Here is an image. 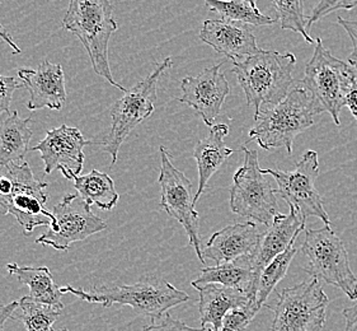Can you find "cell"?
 <instances>
[{
    "label": "cell",
    "instance_id": "obj_1",
    "mask_svg": "<svg viewBox=\"0 0 357 331\" xmlns=\"http://www.w3.org/2000/svg\"><path fill=\"white\" fill-rule=\"evenodd\" d=\"M296 58L291 52L259 50L248 58L233 61V73L243 89L248 106L255 108V120L262 105H278L294 84Z\"/></svg>",
    "mask_w": 357,
    "mask_h": 331
},
{
    "label": "cell",
    "instance_id": "obj_2",
    "mask_svg": "<svg viewBox=\"0 0 357 331\" xmlns=\"http://www.w3.org/2000/svg\"><path fill=\"white\" fill-rule=\"evenodd\" d=\"M63 295H73L82 301L97 303L105 309L114 304L130 306L136 314L151 317L153 321L162 318L167 312L190 300V295L176 288L169 281L154 275H146L131 286L100 287L93 290L65 286L60 288Z\"/></svg>",
    "mask_w": 357,
    "mask_h": 331
},
{
    "label": "cell",
    "instance_id": "obj_3",
    "mask_svg": "<svg viewBox=\"0 0 357 331\" xmlns=\"http://www.w3.org/2000/svg\"><path fill=\"white\" fill-rule=\"evenodd\" d=\"M63 27L78 37L86 47L94 72L123 94L128 91L112 77L108 61V43L119 24L109 0H70Z\"/></svg>",
    "mask_w": 357,
    "mask_h": 331
},
{
    "label": "cell",
    "instance_id": "obj_4",
    "mask_svg": "<svg viewBox=\"0 0 357 331\" xmlns=\"http://www.w3.org/2000/svg\"><path fill=\"white\" fill-rule=\"evenodd\" d=\"M318 114L321 111L317 103L299 82L282 101L261 111L248 142H256L264 149L285 148L291 154L295 138L314 125V116Z\"/></svg>",
    "mask_w": 357,
    "mask_h": 331
},
{
    "label": "cell",
    "instance_id": "obj_5",
    "mask_svg": "<svg viewBox=\"0 0 357 331\" xmlns=\"http://www.w3.org/2000/svg\"><path fill=\"white\" fill-rule=\"evenodd\" d=\"M47 187V182L37 180L26 161L0 170V208L15 216L24 236L54 221L52 212L46 208Z\"/></svg>",
    "mask_w": 357,
    "mask_h": 331
},
{
    "label": "cell",
    "instance_id": "obj_6",
    "mask_svg": "<svg viewBox=\"0 0 357 331\" xmlns=\"http://www.w3.org/2000/svg\"><path fill=\"white\" fill-rule=\"evenodd\" d=\"M356 80L354 68L333 57L318 37L301 83L314 100L321 114H329L337 126L341 125L340 112L344 106V97Z\"/></svg>",
    "mask_w": 357,
    "mask_h": 331
},
{
    "label": "cell",
    "instance_id": "obj_7",
    "mask_svg": "<svg viewBox=\"0 0 357 331\" xmlns=\"http://www.w3.org/2000/svg\"><path fill=\"white\" fill-rule=\"evenodd\" d=\"M172 59L165 58L145 80L128 89L123 97L111 108V130L100 142V149L112 157V165L117 162L119 151L132 130L154 112L157 101L158 82L163 73L171 68Z\"/></svg>",
    "mask_w": 357,
    "mask_h": 331
},
{
    "label": "cell",
    "instance_id": "obj_8",
    "mask_svg": "<svg viewBox=\"0 0 357 331\" xmlns=\"http://www.w3.org/2000/svg\"><path fill=\"white\" fill-rule=\"evenodd\" d=\"M301 251L307 259L305 272L312 278L327 281L342 290L351 301H357V279L351 270L349 253L331 226L305 230Z\"/></svg>",
    "mask_w": 357,
    "mask_h": 331
},
{
    "label": "cell",
    "instance_id": "obj_9",
    "mask_svg": "<svg viewBox=\"0 0 357 331\" xmlns=\"http://www.w3.org/2000/svg\"><path fill=\"white\" fill-rule=\"evenodd\" d=\"M242 151L243 166L236 170L230 187V209L238 216L270 226L280 214L276 189L261 171L257 151H250L245 145Z\"/></svg>",
    "mask_w": 357,
    "mask_h": 331
},
{
    "label": "cell",
    "instance_id": "obj_10",
    "mask_svg": "<svg viewBox=\"0 0 357 331\" xmlns=\"http://www.w3.org/2000/svg\"><path fill=\"white\" fill-rule=\"evenodd\" d=\"M329 298L318 279L282 289L278 297L271 331H321Z\"/></svg>",
    "mask_w": 357,
    "mask_h": 331
},
{
    "label": "cell",
    "instance_id": "obj_11",
    "mask_svg": "<svg viewBox=\"0 0 357 331\" xmlns=\"http://www.w3.org/2000/svg\"><path fill=\"white\" fill-rule=\"evenodd\" d=\"M160 153V208L167 212L168 216L177 219L186 230L190 245L196 251L201 263H205L204 249L201 244L200 222L199 213L195 209V195L192 194V184L186 175L179 171L172 163L171 154L162 145Z\"/></svg>",
    "mask_w": 357,
    "mask_h": 331
},
{
    "label": "cell",
    "instance_id": "obj_12",
    "mask_svg": "<svg viewBox=\"0 0 357 331\" xmlns=\"http://www.w3.org/2000/svg\"><path fill=\"white\" fill-rule=\"evenodd\" d=\"M264 175H271L278 182L276 193L282 198L289 208L295 209L298 216L305 222L309 216L319 218L326 226H331L321 196L315 189V180L319 175V156L315 151L304 153L293 171H280L272 168L261 170Z\"/></svg>",
    "mask_w": 357,
    "mask_h": 331
},
{
    "label": "cell",
    "instance_id": "obj_13",
    "mask_svg": "<svg viewBox=\"0 0 357 331\" xmlns=\"http://www.w3.org/2000/svg\"><path fill=\"white\" fill-rule=\"evenodd\" d=\"M91 207L80 195H65L52 209L54 221L49 230L37 237V245L68 251L74 242L84 241L92 235L107 230V224L94 214Z\"/></svg>",
    "mask_w": 357,
    "mask_h": 331
},
{
    "label": "cell",
    "instance_id": "obj_14",
    "mask_svg": "<svg viewBox=\"0 0 357 331\" xmlns=\"http://www.w3.org/2000/svg\"><path fill=\"white\" fill-rule=\"evenodd\" d=\"M92 145L86 140L78 128L61 125L46 131L38 145L29 151L40 152L45 163V173L60 170L65 177L79 176L84 167V147Z\"/></svg>",
    "mask_w": 357,
    "mask_h": 331
},
{
    "label": "cell",
    "instance_id": "obj_15",
    "mask_svg": "<svg viewBox=\"0 0 357 331\" xmlns=\"http://www.w3.org/2000/svg\"><path fill=\"white\" fill-rule=\"evenodd\" d=\"M222 64L207 68L197 77H186L181 82L182 96L178 101L192 108L210 128L214 126L230 92L225 74L220 73Z\"/></svg>",
    "mask_w": 357,
    "mask_h": 331
},
{
    "label": "cell",
    "instance_id": "obj_16",
    "mask_svg": "<svg viewBox=\"0 0 357 331\" xmlns=\"http://www.w3.org/2000/svg\"><path fill=\"white\" fill-rule=\"evenodd\" d=\"M18 78L29 91V110H63L66 102V89L61 65L43 60L37 69H20Z\"/></svg>",
    "mask_w": 357,
    "mask_h": 331
},
{
    "label": "cell",
    "instance_id": "obj_17",
    "mask_svg": "<svg viewBox=\"0 0 357 331\" xmlns=\"http://www.w3.org/2000/svg\"><path fill=\"white\" fill-rule=\"evenodd\" d=\"M201 41L233 61L248 58L261 50L250 26L244 22L208 20L200 31Z\"/></svg>",
    "mask_w": 357,
    "mask_h": 331
},
{
    "label": "cell",
    "instance_id": "obj_18",
    "mask_svg": "<svg viewBox=\"0 0 357 331\" xmlns=\"http://www.w3.org/2000/svg\"><path fill=\"white\" fill-rule=\"evenodd\" d=\"M262 232L255 222L236 223L215 232L205 249V259L214 260L218 265L241 258L253 256L257 251Z\"/></svg>",
    "mask_w": 357,
    "mask_h": 331
},
{
    "label": "cell",
    "instance_id": "obj_19",
    "mask_svg": "<svg viewBox=\"0 0 357 331\" xmlns=\"http://www.w3.org/2000/svg\"><path fill=\"white\" fill-rule=\"evenodd\" d=\"M261 270L253 264L252 256H245L241 259L201 269L200 275L196 281L191 283L193 288H197L206 284H220L228 288L241 290L248 295L250 300L257 301L258 283H259Z\"/></svg>",
    "mask_w": 357,
    "mask_h": 331
},
{
    "label": "cell",
    "instance_id": "obj_20",
    "mask_svg": "<svg viewBox=\"0 0 357 331\" xmlns=\"http://www.w3.org/2000/svg\"><path fill=\"white\" fill-rule=\"evenodd\" d=\"M303 230H305V222L295 209L290 208L289 214H278L268 230L262 233L257 251L252 256L253 264L262 272L272 260L296 242Z\"/></svg>",
    "mask_w": 357,
    "mask_h": 331
},
{
    "label": "cell",
    "instance_id": "obj_21",
    "mask_svg": "<svg viewBox=\"0 0 357 331\" xmlns=\"http://www.w3.org/2000/svg\"><path fill=\"white\" fill-rule=\"evenodd\" d=\"M228 125L218 124L210 128L208 137L196 143L193 159H196L199 168V187L195 194V205L199 202L201 195L205 193L207 182L211 176L234 153L225 145V138L228 137Z\"/></svg>",
    "mask_w": 357,
    "mask_h": 331
},
{
    "label": "cell",
    "instance_id": "obj_22",
    "mask_svg": "<svg viewBox=\"0 0 357 331\" xmlns=\"http://www.w3.org/2000/svg\"><path fill=\"white\" fill-rule=\"evenodd\" d=\"M199 290V311H200L201 328L211 326L213 331H219L222 320L229 311L245 304L256 302L241 290L228 288L220 284H206L197 287ZM257 303V302H256Z\"/></svg>",
    "mask_w": 357,
    "mask_h": 331
},
{
    "label": "cell",
    "instance_id": "obj_23",
    "mask_svg": "<svg viewBox=\"0 0 357 331\" xmlns=\"http://www.w3.org/2000/svg\"><path fill=\"white\" fill-rule=\"evenodd\" d=\"M31 123V117L22 119L17 111L0 116V170L23 162L33 134Z\"/></svg>",
    "mask_w": 357,
    "mask_h": 331
},
{
    "label": "cell",
    "instance_id": "obj_24",
    "mask_svg": "<svg viewBox=\"0 0 357 331\" xmlns=\"http://www.w3.org/2000/svg\"><path fill=\"white\" fill-rule=\"evenodd\" d=\"M7 270L22 284L29 288V297L37 302L64 307L61 302V290L54 281L49 267H21L15 263L7 264Z\"/></svg>",
    "mask_w": 357,
    "mask_h": 331
},
{
    "label": "cell",
    "instance_id": "obj_25",
    "mask_svg": "<svg viewBox=\"0 0 357 331\" xmlns=\"http://www.w3.org/2000/svg\"><path fill=\"white\" fill-rule=\"evenodd\" d=\"M68 180L73 182L79 195L91 205H97L100 210H111L116 207L120 195L114 189V182L109 175L92 170L86 175L70 176Z\"/></svg>",
    "mask_w": 357,
    "mask_h": 331
},
{
    "label": "cell",
    "instance_id": "obj_26",
    "mask_svg": "<svg viewBox=\"0 0 357 331\" xmlns=\"http://www.w3.org/2000/svg\"><path fill=\"white\" fill-rule=\"evenodd\" d=\"M18 302L20 306L15 311L18 314L12 318L21 321L27 331H54L52 326L64 310V307L37 302L29 295L22 297Z\"/></svg>",
    "mask_w": 357,
    "mask_h": 331
},
{
    "label": "cell",
    "instance_id": "obj_27",
    "mask_svg": "<svg viewBox=\"0 0 357 331\" xmlns=\"http://www.w3.org/2000/svg\"><path fill=\"white\" fill-rule=\"evenodd\" d=\"M211 12L222 15V20L244 22L250 26H268L276 23L268 15H264L257 8L241 0H204Z\"/></svg>",
    "mask_w": 357,
    "mask_h": 331
},
{
    "label": "cell",
    "instance_id": "obj_28",
    "mask_svg": "<svg viewBox=\"0 0 357 331\" xmlns=\"http://www.w3.org/2000/svg\"><path fill=\"white\" fill-rule=\"evenodd\" d=\"M296 252L298 249L295 247V244H293L285 252H282L281 255L272 260L271 263L261 272L259 283H258L257 301H256L259 309L262 306H266L268 295H271L272 290L276 288L280 281L285 278Z\"/></svg>",
    "mask_w": 357,
    "mask_h": 331
},
{
    "label": "cell",
    "instance_id": "obj_29",
    "mask_svg": "<svg viewBox=\"0 0 357 331\" xmlns=\"http://www.w3.org/2000/svg\"><path fill=\"white\" fill-rule=\"evenodd\" d=\"M276 10L280 26L282 29H290L303 36L309 43H314L307 31V20L304 15L303 0H271Z\"/></svg>",
    "mask_w": 357,
    "mask_h": 331
},
{
    "label": "cell",
    "instance_id": "obj_30",
    "mask_svg": "<svg viewBox=\"0 0 357 331\" xmlns=\"http://www.w3.org/2000/svg\"><path fill=\"white\" fill-rule=\"evenodd\" d=\"M259 310L261 309L258 307L257 303L252 302L243 307L229 311L222 320V328L219 331H245Z\"/></svg>",
    "mask_w": 357,
    "mask_h": 331
},
{
    "label": "cell",
    "instance_id": "obj_31",
    "mask_svg": "<svg viewBox=\"0 0 357 331\" xmlns=\"http://www.w3.org/2000/svg\"><path fill=\"white\" fill-rule=\"evenodd\" d=\"M357 7V0H321L318 6L313 9L312 15H309L307 20V31L314 24L315 22L319 21L323 17L333 13L336 10H351Z\"/></svg>",
    "mask_w": 357,
    "mask_h": 331
},
{
    "label": "cell",
    "instance_id": "obj_32",
    "mask_svg": "<svg viewBox=\"0 0 357 331\" xmlns=\"http://www.w3.org/2000/svg\"><path fill=\"white\" fill-rule=\"evenodd\" d=\"M143 331H213L211 328H191L185 324L183 321L173 318L171 315H165V318L160 323H154V324L145 326Z\"/></svg>",
    "mask_w": 357,
    "mask_h": 331
},
{
    "label": "cell",
    "instance_id": "obj_33",
    "mask_svg": "<svg viewBox=\"0 0 357 331\" xmlns=\"http://www.w3.org/2000/svg\"><path fill=\"white\" fill-rule=\"evenodd\" d=\"M21 87L20 82L15 77L0 75V116L4 112H9V106L15 89Z\"/></svg>",
    "mask_w": 357,
    "mask_h": 331
},
{
    "label": "cell",
    "instance_id": "obj_34",
    "mask_svg": "<svg viewBox=\"0 0 357 331\" xmlns=\"http://www.w3.org/2000/svg\"><path fill=\"white\" fill-rule=\"evenodd\" d=\"M337 22L342 26L343 29H346V32L349 34L352 45H354V50L351 52L349 63L354 68V71H355L357 75V21H347V20H343L342 17L338 15Z\"/></svg>",
    "mask_w": 357,
    "mask_h": 331
},
{
    "label": "cell",
    "instance_id": "obj_35",
    "mask_svg": "<svg viewBox=\"0 0 357 331\" xmlns=\"http://www.w3.org/2000/svg\"><path fill=\"white\" fill-rule=\"evenodd\" d=\"M344 317V331H357V301L350 307H346L342 311Z\"/></svg>",
    "mask_w": 357,
    "mask_h": 331
},
{
    "label": "cell",
    "instance_id": "obj_36",
    "mask_svg": "<svg viewBox=\"0 0 357 331\" xmlns=\"http://www.w3.org/2000/svg\"><path fill=\"white\" fill-rule=\"evenodd\" d=\"M344 106L350 108L351 114L355 117L357 123V80L352 84L344 97Z\"/></svg>",
    "mask_w": 357,
    "mask_h": 331
},
{
    "label": "cell",
    "instance_id": "obj_37",
    "mask_svg": "<svg viewBox=\"0 0 357 331\" xmlns=\"http://www.w3.org/2000/svg\"><path fill=\"white\" fill-rule=\"evenodd\" d=\"M20 306L18 301H13V302L8 303L4 306H0V331L3 329V326L6 324L9 318H12L13 314H15L17 309Z\"/></svg>",
    "mask_w": 357,
    "mask_h": 331
},
{
    "label": "cell",
    "instance_id": "obj_38",
    "mask_svg": "<svg viewBox=\"0 0 357 331\" xmlns=\"http://www.w3.org/2000/svg\"><path fill=\"white\" fill-rule=\"evenodd\" d=\"M0 38L7 43L8 46H10V49L13 50V54H21V47L15 43V40L10 36V34L7 29H4V26L0 23Z\"/></svg>",
    "mask_w": 357,
    "mask_h": 331
},
{
    "label": "cell",
    "instance_id": "obj_39",
    "mask_svg": "<svg viewBox=\"0 0 357 331\" xmlns=\"http://www.w3.org/2000/svg\"><path fill=\"white\" fill-rule=\"evenodd\" d=\"M241 1H244V3H248V4H250L252 7L257 8L256 6H257V0H241Z\"/></svg>",
    "mask_w": 357,
    "mask_h": 331
},
{
    "label": "cell",
    "instance_id": "obj_40",
    "mask_svg": "<svg viewBox=\"0 0 357 331\" xmlns=\"http://www.w3.org/2000/svg\"><path fill=\"white\" fill-rule=\"evenodd\" d=\"M54 331H69L66 328H64V329H61V330H54Z\"/></svg>",
    "mask_w": 357,
    "mask_h": 331
}]
</instances>
